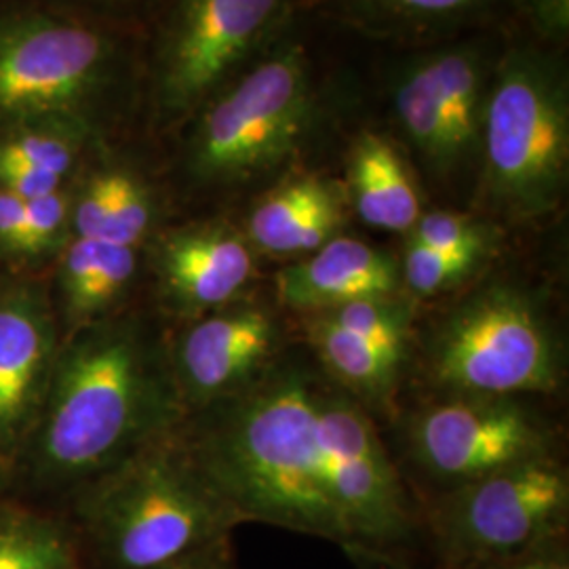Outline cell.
I'll return each instance as SVG.
<instances>
[{
    "mask_svg": "<svg viewBox=\"0 0 569 569\" xmlns=\"http://www.w3.org/2000/svg\"><path fill=\"white\" fill-rule=\"evenodd\" d=\"M183 441L241 523L392 550L418 517L366 406L281 355L243 392L186 416Z\"/></svg>",
    "mask_w": 569,
    "mask_h": 569,
    "instance_id": "cell-1",
    "label": "cell"
},
{
    "mask_svg": "<svg viewBox=\"0 0 569 569\" xmlns=\"http://www.w3.org/2000/svg\"><path fill=\"white\" fill-rule=\"evenodd\" d=\"M186 416L163 331L142 312L119 310L61 338L41 416L13 470L74 493Z\"/></svg>",
    "mask_w": 569,
    "mask_h": 569,
    "instance_id": "cell-2",
    "label": "cell"
},
{
    "mask_svg": "<svg viewBox=\"0 0 569 569\" xmlns=\"http://www.w3.org/2000/svg\"><path fill=\"white\" fill-rule=\"evenodd\" d=\"M143 37L0 0V127L51 124L112 143L142 117Z\"/></svg>",
    "mask_w": 569,
    "mask_h": 569,
    "instance_id": "cell-3",
    "label": "cell"
},
{
    "mask_svg": "<svg viewBox=\"0 0 569 569\" xmlns=\"http://www.w3.org/2000/svg\"><path fill=\"white\" fill-rule=\"evenodd\" d=\"M84 538L106 569H167L241 526L180 428L74 491Z\"/></svg>",
    "mask_w": 569,
    "mask_h": 569,
    "instance_id": "cell-4",
    "label": "cell"
},
{
    "mask_svg": "<svg viewBox=\"0 0 569 569\" xmlns=\"http://www.w3.org/2000/svg\"><path fill=\"white\" fill-rule=\"evenodd\" d=\"M483 190L515 220L550 213L563 197L569 164L566 68L533 47L496 61L481 133Z\"/></svg>",
    "mask_w": 569,
    "mask_h": 569,
    "instance_id": "cell-5",
    "label": "cell"
},
{
    "mask_svg": "<svg viewBox=\"0 0 569 569\" xmlns=\"http://www.w3.org/2000/svg\"><path fill=\"white\" fill-rule=\"evenodd\" d=\"M315 96L305 49L284 42L183 122L180 169L197 190L251 182L283 164L310 127Z\"/></svg>",
    "mask_w": 569,
    "mask_h": 569,
    "instance_id": "cell-6",
    "label": "cell"
},
{
    "mask_svg": "<svg viewBox=\"0 0 569 569\" xmlns=\"http://www.w3.org/2000/svg\"><path fill=\"white\" fill-rule=\"evenodd\" d=\"M293 0H164L143 34L142 117L178 131L274 41Z\"/></svg>",
    "mask_w": 569,
    "mask_h": 569,
    "instance_id": "cell-7",
    "label": "cell"
},
{
    "mask_svg": "<svg viewBox=\"0 0 569 569\" xmlns=\"http://www.w3.org/2000/svg\"><path fill=\"white\" fill-rule=\"evenodd\" d=\"M428 373L451 397L515 399L557 387L561 352L526 291L491 283L470 293L435 329Z\"/></svg>",
    "mask_w": 569,
    "mask_h": 569,
    "instance_id": "cell-8",
    "label": "cell"
},
{
    "mask_svg": "<svg viewBox=\"0 0 569 569\" xmlns=\"http://www.w3.org/2000/svg\"><path fill=\"white\" fill-rule=\"evenodd\" d=\"M568 510V472L542 456L448 489L428 529L446 568L479 569L557 542Z\"/></svg>",
    "mask_w": 569,
    "mask_h": 569,
    "instance_id": "cell-9",
    "label": "cell"
},
{
    "mask_svg": "<svg viewBox=\"0 0 569 569\" xmlns=\"http://www.w3.org/2000/svg\"><path fill=\"white\" fill-rule=\"evenodd\" d=\"M493 66L486 44L462 42L413 56L397 70L395 121L437 173H456L481 152Z\"/></svg>",
    "mask_w": 569,
    "mask_h": 569,
    "instance_id": "cell-10",
    "label": "cell"
},
{
    "mask_svg": "<svg viewBox=\"0 0 569 569\" xmlns=\"http://www.w3.org/2000/svg\"><path fill=\"white\" fill-rule=\"evenodd\" d=\"M416 465L449 489L549 456L542 422L515 399L449 397L422 409L409 430Z\"/></svg>",
    "mask_w": 569,
    "mask_h": 569,
    "instance_id": "cell-11",
    "label": "cell"
},
{
    "mask_svg": "<svg viewBox=\"0 0 569 569\" xmlns=\"http://www.w3.org/2000/svg\"><path fill=\"white\" fill-rule=\"evenodd\" d=\"M281 346L277 315L244 298L183 323L176 340H169V352L186 411L253 387L279 361Z\"/></svg>",
    "mask_w": 569,
    "mask_h": 569,
    "instance_id": "cell-12",
    "label": "cell"
},
{
    "mask_svg": "<svg viewBox=\"0 0 569 569\" xmlns=\"http://www.w3.org/2000/svg\"><path fill=\"white\" fill-rule=\"evenodd\" d=\"M60 319L51 291L37 281L0 283V470L20 460L60 350Z\"/></svg>",
    "mask_w": 569,
    "mask_h": 569,
    "instance_id": "cell-13",
    "label": "cell"
},
{
    "mask_svg": "<svg viewBox=\"0 0 569 569\" xmlns=\"http://www.w3.org/2000/svg\"><path fill=\"white\" fill-rule=\"evenodd\" d=\"M143 260L163 310L182 323L241 300L256 274L253 247L224 220L161 228Z\"/></svg>",
    "mask_w": 569,
    "mask_h": 569,
    "instance_id": "cell-14",
    "label": "cell"
},
{
    "mask_svg": "<svg viewBox=\"0 0 569 569\" xmlns=\"http://www.w3.org/2000/svg\"><path fill=\"white\" fill-rule=\"evenodd\" d=\"M279 302L300 315L323 312L369 298L401 296L399 262L373 244L333 237L277 274Z\"/></svg>",
    "mask_w": 569,
    "mask_h": 569,
    "instance_id": "cell-15",
    "label": "cell"
},
{
    "mask_svg": "<svg viewBox=\"0 0 569 569\" xmlns=\"http://www.w3.org/2000/svg\"><path fill=\"white\" fill-rule=\"evenodd\" d=\"M346 207L345 186L323 176H296L256 203L244 237L253 251L268 256H308L338 237Z\"/></svg>",
    "mask_w": 569,
    "mask_h": 569,
    "instance_id": "cell-16",
    "label": "cell"
},
{
    "mask_svg": "<svg viewBox=\"0 0 569 569\" xmlns=\"http://www.w3.org/2000/svg\"><path fill=\"white\" fill-rule=\"evenodd\" d=\"M143 249L72 237L53 260L51 300L68 336L122 310L142 270Z\"/></svg>",
    "mask_w": 569,
    "mask_h": 569,
    "instance_id": "cell-17",
    "label": "cell"
},
{
    "mask_svg": "<svg viewBox=\"0 0 569 569\" xmlns=\"http://www.w3.org/2000/svg\"><path fill=\"white\" fill-rule=\"evenodd\" d=\"M103 142L51 124L0 127V190L30 201L70 182Z\"/></svg>",
    "mask_w": 569,
    "mask_h": 569,
    "instance_id": "cell-18",
    "label": "cell"
},
{
    "mask_svg": "<svg viewBox=\"0 0 569 569\" xmlns=\"http://www.w3.org/2000/svg\"><path fill=\"white\" fill-rule=\"evenodd\" d=\"M345 190L348 204L371 228L409 232L422 216L406 161L378 133H363L352 143Z\"/></svg>",
    "mask_w": 569,
    "mask_h": 569,
    "instance_id": "cell-19",
    "label": "cell"
},
{
    "mask_svg": "<svg viewBox=\"0 0 569 569\" xmlns=\"http://www.w3.org/2000/svg\"><path fill=\"white\" fill-rule=\"evenodd\" d=\"M306 345L331 382L361 406H385L397 387L399 367L388 363L371 346L331 321L326 312L302 315Z\"/></svg>",
    "mask_w": 569,
    "mask_h": 569,
    "instance_id": "cell-20",
    "label": "cell"
},
{
    "mask_svg": "<svg viewBox=\"0 0 569 569\" xmlns=\"http://www.w3.org/2000/svg\"><path fill=\"white\" fill-rule=\"evenodd\" d=\"M0 569H79L70 533L51 517L0 505Z\"/></svg>",
    "mask_w": 569,
    "mask_h": 569,
    "instance_id": "cell-21",
    "label": "cell"
},
{
    "mask_svg": "<svg viewBox=\"0 0 569 569\" xmlns=\"http://www.w3.org/2000/svg\"><path fill=\"white\" fill-rule=\"evenodd\" d=\"M161 230V203L154 186L110 148V203L98 241L140 247Z\"/></svg>",
    "mask_w": 569,
    "mask_h": 569,
    "instance_id": "cell-22",
    "label": "cell"
},
{
    "mask_svg": "<svg viewBox=\"0 0 569 569\" xmlns=\"http://www.w3.org/2000/svg\"><path fill=\"white\" fill-rule=\"evenodd\" d=\"M323 312L331 321L371 346L388 363L399 369L406 363L411 312L401 296L357 300Z\"/></svg>",
    "mask_w": 569,
    "mask_h": 569,
    "instance_id": "cell-23",
    "label": "cell"
},
{
    "mask_svg": "<svg viewBox=\"0 0 569 569\" xmlns=\"http://www.w3.org/2000/svg\"><path fill=\"white\" fill-rule=\"evenodd\" d=\"M342 4L369 26L413 32L475 20L488 11L493 0H342Z\"/></svg>",
    "mask_w": 569,
    "mask_h": 569,
    "instance_id": "cell-24",
    "label": "cell"
},
{
    "mask_svg": "<svg viewBox=\"0 0 569 569\" xmlns=\"http://www.w3.org/2000/svg\"><path fill=\"white\" fill-rule=\"evenodd\" d=\"M72 180L53 192L26 201L20 266L53 262L72 239Z\"/></svg>",
    "mask_w": 569,
    "mask_h": 569,
    "instance_id": "cell-25",
    "label": "cell"
},
{
    "mask_svg": "<svg viewBox=\"0 0 569 569\" xmlns=\"http://www.w3.org/2000/svg\"><path fill=\"white\" fill-rule=\"evenodd\" d=\"M409 239L441 253L479 264L493 249V230L462 213L432 211L418 218Z\"/></svg>",
    "mask_w": 569,
    "mask_h": 569,
    "instance_id": "cell-26",
    "label": "cell"
},
{
    "mask_svg": "<svg viewBox=\"0 0 569 569\" xmlns=\"http://www.w3.org/2000/svg\"><path fill=\"white\" fill-rule=\"evenodd\" d=\"M477 266L479 264L441 253L411 239H407L403 258L399 262L401 281L411 293L420 298L439 296L462 283Z\"/></svg>",
    "mask_w": 569,
    "mask_h": 569,
    "instance_id": "cell-27",
    "label": "cell"
},
{
    "mask_svg": "<svg viewBox=\"0 0 569 569\" xmlns=\"http://www.w3.org/2000/svg\"><path fill=\"white\" fill-rule=\"evenodd\" d=\"M49 9L66 11L87 20L103 21L138 34H146L159 16L164 0H26Z\"/></svg>",
    "mask_w": 569,
    "mask_h": 569,
    "instance_id": "cell-28",
    "label": "cell"
},
{
    "mask_svg": "<svg viewBox=\"0 0 569 569\" xmlns=\"http://www.w3.org/2000/svg\"><path fill=\"white\" fill-rule=\"evenodd\" d=\"M26 199L0 190V262L20 266Z\"/></svg>",
    "mask_w": 569,
    "mask_h": 569,
    "instance_id": "cell-29",
    "label": "cell"
},
{
    "mask_svg": "<svg viewBox=\"0 0 569 569\" xmlns=\"http://www.w3.org/2000/svg\"><path fill=\"white\" fill-rule=\"evenodd\" d=\"M531 23L549 39H561L569 30V0H515Z\"/></svg>",
    "mask_w": 569,
    "mask_h": 569,
    "instance_id": "cell-30",
    "label": "cell"
},
{
    "mask_svg": "<svg viewBox=\"0 0 569 569\" xmlns=\"http://www.w3.org/2000/svg\"><path fill=\"white\" fill-rule=\"evenodd\" d=\"M479 569H569L568 552L561 547V540H557L542 549L531 550L528 555Z\"/></svg>",
    "mask_w": 569,
    "mask_h": 569,
    "instance_id": "cell-31",
    "label": "cell"
},
{
    "mask_svg": "<svg viewBox=\"0 0 569 569\" xmlns=\"http://www.w3.org/2000/svg\"><path fill=\"white\" fill-rule=\"evenodd\" d=\"M167 569H237V566H234V557H232V550H230L228 538H226V540L213 542L204 549L192 552L190 557H186Z\"/></svg>",
    "mask_w": 569,
    "mask_h": 569,
    "instance_id": "cell-32",
    "label": "cell"
},
{
    "mask_svg": "<svg viewBox=\"0 0 569 569\" xmlns=\"http://www.w3.org/2000/svg\"><path fill=\"white\" fill-rule=\"evenodd\" d=\"M342 550L355 569H416L399 559L392 550L371 549L359 545H346Z\"/></svg>",
    "mask_w": 569,
    "mask_h": 569,
    "instance_id": "cell-33",
    "label": "cell"
},
{
    "mask_svg": "<svg viewBox=\"0 0 569 569\" xmlns=\"http://www.w3.org/2000/svg\"><path fill=\"white\" fill-rule=\"evenodd\" d=\"M0 477H2V470H0Z\"/></svg>",
    "mask_w": 569,
    "mask_h": 569,
    "instance_id": "cell-34",
    "label": "cell"
}]
</instances>
